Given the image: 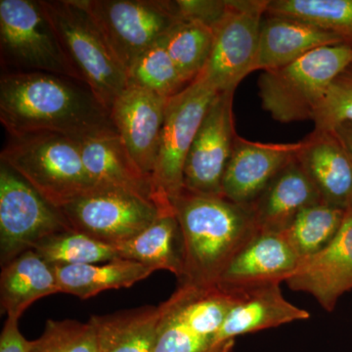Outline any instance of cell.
<instances>
[{
    "label": "cell",
    "instance_id": "d6986e66",
    "mask_svg": "<svg viewBox=\"0 0 352 352\" xmlns=\"http://www.w3.org/2000/svg\"><path fill=\"white\" fill-rule=\"evenodd\" d=\"M280 284L241 289L242 294L227 314L217 342L235 344L236 338L240 336L309 319L307 310L296 307L284 298Z\"/></svg>",
    "mask_w": 352,
    "mask_h": 352
},
{
    "label": "cell",
    "instance_id": "ffe728a7",
    "mask_svg": "<svg viewBox=\"0 0 352 352\" xmlns=\"http://www.w3.org/2000/svg\"><path fill=\"white\" fill-rule=\"evenodd\" d=\"M296 159L320 194L322 203L347 210L352 163L337 134L314 131L302 140Z\"/></svg>",
    "mask_w": 352,
    "mask_h": 352
},
{
    "label": "cell",
    "instance_id": "7a4b0ae2",
    "mask_svg": "<svg viewBox=\"0 0 352 352\" xmlns=\"http://www.w3.org/2000/svg\"><path fill=\"white\" fill-rule=\"evenodd\" d=\"M182 231L179 284L212 285L258 229L250 207L186 189L170 201Z\"/></svg>",
    "mask_w": 352,
    "mask_h": 352
},
{
    "label": "cell",
    "instance_id": "4dcf8cb0",
    "mask_svg": "<svg viewBox=\"0 0 352 352\" xmlns=\"http://www.w3.org/2000/svg\"><path fill=\"white\" fill-rule=\"evenodd\" d=\"M126 75L127 85L145 88L166 98L179 94L188 85L168 54L164 38L143 52L127 69Z\"/></svg>",
    "mask_w": 352,
    "mask_h": 352
},
{
    "label": "cell",
    "instance_id": "52a82bcc",
    "mask_svg": "<svg viewBox=\"0 0 352 352\" xmlns=\"http://www.w3.org/2000/svg\"><path fill=\"white\" fill-rule=\"evenodd\" d=\"M0 50L6 72H41L82 82L41 0H0Z\"/></svg>",
    "mask_w": 352,
    "mask_h": 352
},
{
    "label": "cell",
    "instance_id": "7c38bea8",
    "mask_svg": "<svg viewBox=\"0 0 352 352\" xmlns=\"http://www.w3.org/2000/svg\"><path fill=\"white\" fill-rule=\"evenodd\" d=\"M59 210L72 228L113 247L142 232L160 214L151 201L105 188H96Z\"/></svg>",
    "mask_w": 352,
    "mask_h": 352
},
{
    "label": "cell",
    "instance_id": "e0dca14e",
    "mask_svg": "<svg viewBox=\"0 0 352 352\" xmlns=\"http://www.w3.org/2000/svg\"><path fill=\"white\" fill-rule=\"evenodd\" d=\"M302 258L285 232L258 231L234 256L217 283L230 289L286 282Z\"/></svg>",
    "mask_w": 352,
    "mask_h": 352
},
{
    "label": "cell",
    "instance_id": "d4e9b609",
    "mask_svg": "<svg viewBox=\"0 0 352 352\" xmlns=\"http://www.w3.org/2000/svg\"><path fill=\"white\" fill-rule=\"evenodd\" d=\"M60 293L92 298L108 289L129 288L154 273L151 267L127 259L108 263L53 266Z\"/></svg>",
    "mask_w": 352,
    "mask_h": 352
},
{
    "label": "cell",
    "instance_id": "603a6c76",
    "mask_svg": "<svg viewBox=\"0 0 352 352\" xmlns=\"http://www.w3.org/2000/svg\"><path fill=\"white\" fill-rule=\"evenodd\" d=\"M57 293L54 267L32 250L2 266L0 302L7 317L20 319L32 303Z\"/></svg>",
    "mask_w": 352,
    "mask_h": 352
},
{
    "label": "cell",
    "instance_id": "83f0119b",
    "mask_svg": "<svg viewBox=\"0 0 352 352\" xmlns=\"http://www.w3.org/2000/svg\"><path fill=\"white\" fill-rule=\"evenodd\" d=\"M214 28L200 21L180 18L164 36L168 54L186 85L205 68L212 45Z\"/></svg>",
    "mask_w": 352,
    "mask_h": 352
},
{
    "label": "cell",
    "instance_id": "ac0fdd59",
    "mask_svg": "<svg viewBox=\"0 0 352 352\" xmlns=\"http://www.w3.org/2000/svg\"><path fill=\"white\" fill-rule=\"evenodd\" d=\"M322 203L296 156L250 206L258 231L285 232L303 210Z\"/></svg>",
    "mask_w": 352,
    "mask_h": 352
},
{
    "label": "cell",
    "instance_id": "f1b7e54d",
    "mask_svg": "<svg viewBox=\"0 0 352 352\" xmlns=\"http://www.w3.org/2000/svg\"><path fill=\"white\" fill-rule=\"evenodd\" d=\"M344 208L319 203L303 210L285 231L302 259L325 249L346 219Z\"/></svg>",
    "mask_w": 352,
    "mask_h": 352
},
{
    "label": "cell",
    "instance_id": "ba28073f",
    "mask_svg": "<svg viewBox=\"0 0 352 352\" xmlns=\"http://www.w3.org/2000/svg\"><path fill=\"white\" fill-rule=\"evenodd\" d=\"M217 94L207 83L195 78L168 99L152 176L155 201L160 210L173 208L170 201L183 189V170L190 148Z\"/></svg>",
    "mask_w": 352,
    "mask_h": 352
},
{
    "label": "cell",
    "instance_id": "30bf717a",
    "mask_svg": "<svg viewBox=\"0 0 352 352\" xmlns=\"http://www.w3.org/2000/svg\"><path fill=\"white\" fill-rule=\"evenodd\" d=\"M268 1H227L226 13L214 25L212 52L200 78L217 94L235 91L243 78L254 72L259 34Z\"/></svg>",
    "mask_w": 352,
    "mask_h": 352
},
{
    "label": "cell",
    "instance_id": "8d00e7d4",
    "mask_svg": "<svg viewBox=\"0 0 352 352\" xmlns=\"http://www.w3.org/2000/svg\"><path fill=\"white\" fill-rule=\"evenodd\" d=\"M347 210H349V212H351L352 214V194L351 196V199H349V206H347Z\"/></svg>",
    "mask_w": 352,
    "mask_h": 352
},
{
    "label": "cell",
    "instance_id": "44dd1931",
    "mask_svg": "<svg viewBox=\"0 0 352 352\" xmlns=\"http://www.w3.org/2000/svg\"><path fill=\"white\" fill-rule=\"evenodd\" d=\"M78 142L85 168L98 188L120 190L156 204L151 182L134 163L118 132Z\"/></svg>",
    "mask_w": 352,
    "mask_h": 352
},
{
    "label": "cell",
    "instance_id": "5b68a950",
    "mask_svg": "<svg viewBox=\"0 0 352 352\" xmlns=\"http://www.w3.org/2000/svg\"><path fill=\"white\" fill-rule=\"evenodd\" d=\"M352 65L351 46H325L293 63L263 72L258 80L261 106L278 122L314 120L333 80Z\"/></svg>",
    "mask_w": 352,
    "mask_h": 352
},
{
    "label": "cell",
    "instance_id": "4316f807",
    "mask_svg": "<svg viewBox=\"0 0 352 352\" xmlns=\"http://www.w3.org/2000/svg\"><path fill=\"white\" fill-rule=\"evenodd\" d=\"M266 14L307 23L352 47V0H268Z\"/></svg>",
    "mask_w": 352,
    "mask_h": 352
},
{
    "label": "cell",
    "instance_id": "e575fe53",
    "mask_svg": "<svg viewBox=\"0 0 352 352\" xmlns=\"http://www.w3.org/2000/svg\"><path fill=\"white\" fill-rule=\"evenodd\" d=\"M18 322L19 319L7 317L0 335V352H32L34 340L25 339Z\"/></svg>",
    "mask_w": 352,
    "mask_h": 352
},
{
    "label": "cell",
    "instance_id": "9a60e30c",
    "mask_svg": "<svg viewBox=\"0 0 352 352\" xmlns=\"http://www.w3.org/2000/svg\"><path fill=\"white\" fill-rule=\"evenodd\" d=\"M302 146V141L275 144L252 142L237 135L222 180V196L250 207Z\"/></svg>",
    "mask_w": 352,
    "mask_h": 352
},
{
    "label": "cell",
    "instance_id": "277c9868",
    "mask_svg": "<svg viewBox=\"0 0 352 352\" xmlns=\"http://www.w3.org/2000/svg\"><path fill=\"white\" fill-rule=\"evenodd\" d=\"M242 289L212 285L179 284L159 305L153 352H232L217 336Z\"/></svg>",
    "mask_w": 352,
    "mask_h": 352
},
{
    "label": "cell",
    "instance_id": "2e32d148",
    "mask_svg": "<svg viewBox=\"0 0 352 352\" xmlns=\"http://www.w3.org/2000/svg\"><path fill=\"white\" fill-rule=\"evenodd\" d=\"M289 289L314 296L326 311L335 309L340 296L352 289V214L346 210L342 228L322 251L302 259L287 280Z\"/></svg>",
    "mask_w": 352,
    "mask_h": 352
},
{
    "label": "cell",
    "instance_id": "6da1fadb",
    "mask_svg": "<svg viewBox=\"0 0 352 352\" xmlns=\"http://www.w3.org/2000/svg\"><path fill=\"white\" fill-rule=\"evenodd\" d=\"M0 122L11 138L52 132L82 141L118 132L85 83L41 72L2 73Z\"/></svg>",
    "mask_w": 352,
    "mask_h": 352
},
{
    "label": "cell",
    "instance_id": "d590c367",
    "mask_svg": "<svg viewBox=\"0 0 352 352\" xmlns=\"http://www.w3.org/2000/svg\"><path fill=\"white\" fill-rule=\"evenodd\" d=\"M349 155L352 163V124H344L333 131Z\"/></svg>",
    "mask_w": 352,
    "mask_h": 352
},
{
    "label": "cell",
    "instance_id": "836d02e7",
    "mask_svg": "<svg viewBox=\"0 0 352 352\" xmlns=\"http://www.w3.org/2000/svg\"><path fill=\"white\" fill-rule=\"evenodd\" d=\"M178 14L182 19L196 20L214 27L226 13L227 1L215 0H176Z\"/></svg>",
    "mask_w": 352,
    "mask_h": 352
},
{
    "label": "cell",
    "instance_id": "3957f363",
    "mask_svg": "<svg viewBox=\"0 0 352 352\" xmlns=\"http://www.w3.org/2000/svg\"><path fill=\"white\" fill-rule=\"evenodd\" d=\"M0 160L58 210L98 188L83 164L80 142L61 134L10 136Z\"/></svg>",
    "mask_w": 352,
    "mask_h": 352
},
{
    "label": "cell",
    "instance_id": "484cf974",
    "mask_svg": "<svg viewBox=\"0 0 352 352\" xmlns=\"http://www.w3.org/2000/svg\"><path fill=\"white\" fill-rule=\"evenodd\" d=\"M159 307L146 305L115 314L94 315V324L100 352H153Z\"/></svg>",
    "mask_w": 352,
    "mask_h": 352
},
{
    "label": "cell",
    "instance_id": "1f68e13d",
    "mask_svg": "<svg viewBox=\"0 0 352 352\" xmlns=\"http://www.w3.org/2000/svg\"><path fill=\"white\" fill-rule=\"evenodd\" d=\"M32 352H100L91 321L48 320L43 335L34 340Z\"/></svg>",
    "mask_w": 352,
    "mask_h": 352
},
{
    "label": "cell",
    "instance_id": "f546056e",
    "mask_svg": "<svg viewBox=\"0 0 352 352\" xmlns=\"http://www.w3.org/2000/svg\"><path fill=\"white\" fill-rule=\"evenodd\" d=\"M32 251L53 266L103 263L120 259L113 245L73 228L45 238Z\"/></svg>",
    "mask_w": 352,
    "mask_h": 352
},
{
    "label": "cell",
    "instance_id": "7402d4cb",
    "mask_svg": "<svg viewBox=\"0 0 352 352\" xmlns=\"http://www.w3.org/2000/svg\"><path fill=\"white\" fill-rule=\"evenodd\" d=\"M340 44L344 43L339 36L307 23L267 15L261 24L254 71L281 68L311 51Z\"/></svg>",
    "mask_w": 352,
    "mask_h": 352
},
{
    "label": "cell",
    "instance_id": "cb8c5ba5",
    "mask_svg": "<svg viewBox=\"0 0 352 352\" xmlns=\"http://www.w3.org/2000/svg\"><path fill=\"white\" fill-rule=\"evenodd\" d=\"M120 259H127L154 270H168L183 276L182 231L173 208L161 210L157 219L132 239L115 245Z\"/></svg>",
    "mask_w": 352,
    "mask_h": 352
},
{
    "label": "cell",
    "instance_id": "8992f818",
    "mask_svg": "<svg viewBox=\"0 0 352 352\" xmlns=\"http://www.w3.org/2000/svg\"><path fill=\"white\" fill-rule=\"evenodd\" d=\"M41 3L82 83L110 112L127 87V75L100 30L76 0Z\"/></svg>",
    "mask_w": 352,
    "mask_h": 352
},
{
    "label": "cell",
    "instance_id": "8fae6325",
    "mask_svg": "<svg viewBox=\"0 0 352 352\" xmlns=\"http://www.w3.org/2000/svg\"><path fill=\"white\" fill-rule=\"evenodd\" d=\"M61 210L44 200L6 164L0 166V261H12L54 234L71 229Z\"/></svg>",
    "mask_w": 352,
    "mask_h": 352
},
{
    "label": "cell",
    "instance_id": "5bb4252c",
    "mask_svg": "<svg viewBox=\"0 0 352 352\" xmlns=\"http://www.w3.org/2000/svg\"><path fill=\"white\" fill-rule=\"evenodd\" d=\"M168 99L127 85L110 111L124 147L151 183Z\"/></svg>",
    "mask_w": 352,
    "mask_h": 352
},
{
    "label": "cell",
    "instance_id": "9c48e42d",
    "mask_svg": "<svg viewBox=\"0 0 352 352\" xmlns=\"http://www.w3.org/2000/svg\"><path fill=\"white\" fill-rule=\"evenodd\" d=\"M95 24L127 73L132 63L163 38L180 19L175 1L76 0Z\"/></svg>",
    "mask_w": 352,
    "mask_h": 352
},
{
    "label": "cell",
    "instance_id": "4fadbf2b",
    "mask_svg": "<svg viewBox=\"0 0 352 352\" xmlns=\"http://www.w3.org/2000/svg\"><path fill=\"white\" fill-rule=\"evenodd\" d=\"M234 92H220L208 109L185 162L183 189L203 195L222 196V180L237 138L234 126Z\"/></svg>",
    "mask_w": 352,
    "mask_h": 352
},
{
    "label": "cell",
    "instance_id": "d6a6232c",
    "mask_svg": "<svg viewBox=\"0 0 352 352\" xmlns=\"http://www.w3.org/2000/svg\"><path fill=\"white\" fill-rule=\"evenodd\" d=\"M318 131H333L352 124V65L342 72L329 87L314 118Z\"/></svg>",
    "mask_w": 352,
    "mask_h": 352
}]
</instances>
